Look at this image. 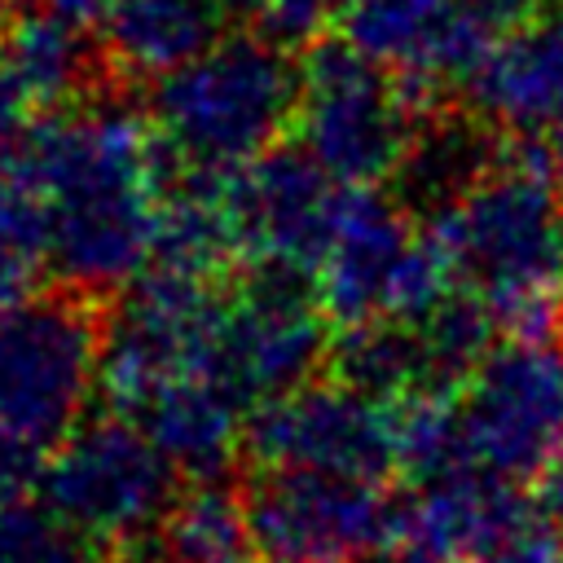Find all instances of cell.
Instances as JSON below:
<instances>
[{"label":"cell","instance_id":"cell-1","mask_svg":"<svg viewBox=\"0 0 563 563\" xmlns=\"http://www.w3.org/2000/svg\"><path fill=\"white\" fill-rule=\"evenodd\" d=\"M163 141L114 101H70L40 114L9 150V172L44 211L48 268L79 290L132 286L154 255Z\"/></svg>","mask_w":563,"mask_h":563},{"label":"cell","instance_id":"cell-2","mask_svg":"<svg viewBox=\"0 0 563 563\" xmlns=\"http://www.w3.org/2000/svg\"><path fill=\"white\" fill-rule=\"evenodd\" d=\"M431 233L457 286L479 295L515 339H545L563 321V189L519 163L484 167L435 207Z\"/></svg>","mask_w":563,"mask_h":563},{"label":"cell","instance_id":"cell-3","mask_svg":"<svg viewBox=\"0 0 563 563\" xmlns=\"http://www.w3.org/2000/svg\"><path fill=\"white\" fill-rule=\"evenodd\" d=\"M299 70L264 31H233L154 84V132L176 167L233 172L295 123Z\"/></svg>","mask_w":563,"mask_h":563},{"label":"cell","instance_id":"cell-4","mask_svg":"<svg viewBox=\"0 0 563 563\" xmlns=\"http://www.w3.org/2000/svg\"><path fill=\"white\" fill-rule=\"evenodd\" d=\"M44 506L92 550L132 554L154 541L176 497V466L132 418H84L40 466Z\"/></svg>","mask_w":563,"mask_h":563},{"label":"cell","instance_id":"cell-5","mask_svg":"<svg viewBox=\"0 0 563 563\" xmlns=\"http://www.w3.org/2000/svg\"><path fill=\"white\" fill-rule=\"evenodd\" d=\"M295 128L339 185H378L405 167L422 114L391 66L352 40H312L299 66Z\"/></svg>","mask_w":563,"mask_h":563},{"label":"cell","instance_id":"cell-6","mask_svg":"<svg viewBox=\"0 0 563 563\" xmlns=\"http://www.w3.org/2000/svg\"><path fill=\"white\" fill-rule=\"evenodd\" d=\"M106 325L88 295H31L0 312V427L53 449L101 387Z\"/></svg>","mask_w":563,"mask_h":563},{"label":"cell","instance_id":"cell-7","mask_svg":"<svg viewBox=\"0 0 563 563\" xmlns=\"http://www.w3.org/2000/svg\"><path fill=\"white\" fill-rule=\"evenodd\" d=\"M255 563H365L387 554L396 501L378 479L268 466L246 488Z\"/></svg>","mask_w":563,"mask_h":563},{"label":"cell","instance_id":"cell-8","mask_svg":"<svg viewBox=\"0 0 563 563\" xmlns=\"http://www.w3.org/2000/svg\"><path fill=\"white\" fill-rule=\"evenodd\" d=\"M325 356V312L312 277L255 273L246 290L220 303L202 374L242 409H255L303 387Z\"/></svg>","mask_w":563,"mask_h":563},{"label":"cell","instance_id":"cell-9","mask_svg":"<svg viewBox=\"0 0 563 563\" xmlns=\"http://www.w3.org/2000/svg\"><path fill=\"white\" fill-rule=\"evenodd\" d=\"M242 453L255 471L312 466L356 479H383L396 466L391 400H378L343 378L303 383L277 400L251 409Z\"/></svg>","mask_w":563,"mask_h":563},{"label":"cell","instance_id":"cell-10","mask_svg":"<svg viewBox=\"0 0 563 563\" xmlns=\"http://www.w3.org/2000/svg\"><path fill=\"white\" fill-rule=\"evenodd\" d=\"M462 444L475 471L532 479L563 440V347L510 339L462 387Z\"/></svg>","mask_w":563,"mask_h":563},{"label":"cell","instance_id":"cell-11","mask_svg":"<svg viewBox=\"0 0 563 563\" xmlns=\"http://www.w3.org/2000/svg\"><path fill=\"white\" fill-rule=\"evenodd\" d=\"M224 295L216 282L150 268L132 282L101 334V387L132 413L154 387L202 369Z\"/></svg>","mask_w":563,"mask_h":563},{"label":"cell","instance_id":"cell-12","mask_svg":"<svg viewBox=\"0 0 563 563\" xmlns=\"http://www.w3.org/2000/svg\"><path fill=\"white\" fill-rule=\"evenodd\" d=\"M229 198L238 216L242 260L255 273L317 277L330 246L343 185L308 154L273 145L260 158L229 172Z\"/></svg>","mask_w":563,"mask_h":563},{"label":"cell","instance_id":"cell-13","mask_svg":"<svg viewBox=\"0 0 563 563\" xmlns=\"http://www.w3.org/2000/svg\"><path fill=\"white\" fill-rule=\"evenodd\" d=\"M418 229L409 211L378 194V185H343L330 246L317 264V299L334 325H361L387 317L396 273Z\"/></svg>","mask_w":563,"mask_h":563},{"label":"cell","instance_id":"cell-14","mask_svg":"<svg viewBox=\"0 0 563 563\" xmlns=\"http://www.w3.org/2000/svg\"><path fill=\"white\" fill-rule=\"evenodd\" d=\"M62 13H18L0 31V154L48 110L70 106L97 75V48Z\"/></svg>","mask_w":563,"mask_h":563},{"label":"cell","instance_id":"cell-15","mask_svg":"<svg viewBox=\"0 0 563 563\" xmlns=\"http://www.w3.org/2000/svg\"><path fill=\"white\" fill-rule=\"evenodd\" d=\"M466 106L506 141L554 128L563 119V9L501 35L466 84Z\"/></svg>","mask_w":563,"mask_h":563},{"label":"cell","instance_id":"cell-16","mask_svg":"<svg viewBox=\"0 0 563 563\" xmlns=\"http://www.w3.org/2000/svg\"><path fill=\"white\" fill-rule=\"evenodd\" d=\"M132 422H141V431L163 449L176 475L189 479H220L242 453L246 431L242 405L202 369L154 387L132 409Z\"/></svg>","mask_w":563,"mask_h":563},{"label":"cell","instance_id":"cell-17","mask_svg":"<svg viewBox=\"0 0 563 563\" xmlns=\"http://www.w3.org/2000/svg\"><path fill=\"white\" fill-rule=\"evenodd\" d=\"M233 260H242V238L229 198V172H167L154 211L150 268L216 282Z\"/></svg>","mask_w":563,"mask_h":563},{"label":"cell","instance_id":"cell-18","mask_svg":"<svg viewBox=\"0 0 563 563\" xmlns=\"http://www.w3.org/2000/svg\"><path fill=\"white\" fill-rule=\"evenodd\" d=\"M457 493V563H563L559 519L515 488V479L462 466Z\"/></svg>","mask_w":563,"mask_h":563},{"label":"cell","instance_id":"cell-19","mask_svg":"<svg viewBox=\"0 0 563 563\" xmlns=\"http://www.w3.org/2000/svg\"><path fill=\"white\" fill-rule=\"evenodd\" d=\"M224 0H119L106 22V57L132 79H163L224 31Z\"/></svg>","mask_w":563,"mask_h":563},{"label":"cell","instance_id":"cell-20","mask_svg":"<svg viewBox=\"0 0 563 563\" xmlns=\"http://www.w3.org/2000/svg\"><path fill=\"white\" fill-rule=\"evenodd\" d=\"M150 550L163 563H255L246 493H233L220 479H198L172 497Z\"/></svg>","mask_w":563,"mask_h":563},{"label":"cell","instance_id":"cell-21","mask_svg":"<svg viewBox=\"0 0 563 563\" xmlns=\"http://www.w3.org/2000/svg\"><path fill=\"white\" fill-rule=\"evenodd\" d=\"M330 369L334 378L378 396V400H400L405 391L427 387V365H422V343L418 330L405 321H361V325H339V339L330 343Z\"/></svg>","mask_w":563,"mask_h":563},{"label":"cell","instance_id":"cell-22","mask_svg":"<svg viewBox=\"0 0 563 563\" xmlns=\"http://www.w3.org/2000/svg\"><path fill=\"white\" fill-rule=\"evenodd\" d=\"M457 396L462 391L418 387V391H405L400 400H391L396 466L405 475H413L418 484L471 466L466 444H462V400Z\"/></svg>","mask_w":563,"mask_h":563},{"label":"cell","instance_id":"cell-23","mask_svg":"<svg viewBox=\"0 0 563 563\" xmlns=\"http://www.w3.org/2000/svg\"><path fill=\"white\" fill-rule=\"evenodd\" d=\"M413 330H418V343H422L427 387L462 391L471 383V374L484 365V356L493 352L497 321H493V312L479 295L453 290L422 321H413Z\"/></svg>","mask_w":563,"mask_h":563},{"label":"cell","instance_id":"cell-24","mask_svg":"<svg viewBox=\"0 0 563 563\" xmlns=\"http://www.w3.org/2000/svg\"><path fill=\"white\" fill-rule=\"evenodd\" d=\"M457 0H347L343 31L383 66H405Z\"/></svg>","mask_w":563,"mask_h":563},{"label":"cell","instance_id":"cell-25","mask_svg":"<svg viewBox=\"0 0 563 563\" xmlns=\"http://www.w3.org/2000/svg\"><path fill=\"white\" fill-rule=\"evenodd\" d=\"M44 264H48L44 211L35 194L4 167L0 172V312L31 299Z\"/></svg>","mask_w":563,"mask_h":563},{"label":"cell","instance_id":"cell-26","mask_svg":"<svg viewBox=\"0 0 563 563\" xmlns=\"http://www.w3.org/2000/svg\"><path fill=\"white\" fill-rule=\"evenodd\" d=\"M0 563H97L92 545L62 523L44 501H9L0 506Z\"/></svg>","mask_w":563,"mask_h":563},{"label":"cell","instance_id":"cell-27","mask_svg":"<svg viewBox=\"0 0 563 563\" xmlns=\"http://www.w3.org/2000/svg\"><path fill=\"white\" fill-rule=\"evenodd\" d=\"M339 0H251L260 31L273 35L277 44L295 48V44H312L325 26V18L334 13Z\"/></svg>","mask_w":563,"mask_h":563},{"label":"cell","instance_id":"cell-28","mask_svg":"<svg viewBox=\"0 0 563 563\" xmlns=\"http://www.w3.org/2000/svg\"><path fill=\"white\" fill-rule=\"evenodd\" d=\"M40 453L44 449L0 427V506L26 497V488H40Z\"/></svg>","mask_w":563,"mask_h":563},{"label":"cell","instance_id":"cell-29","mask_svg":"<svg viewBox=\"0 0 563 563\" xmlns=\"http://www.w3.org/2000/svg\"><path fill=\"white\" fill-rule=\"evenodd\" d=\"M484 26H493L497 35H510L519 26H528L532 18L545 13V0H462Z\"/></svg>","mask_w":563,"mask_h":563},{"label":"cell","instance_id":"cell-30","mask_svg":"<svg viewBox=\"0 0 563 563\" xmlns=\"http://www.w3.org/2000/svg\"><path fill=\"white\" fill-rule=\"evenodd\" d=\"M532 479H537V497H541V506L563 523V440L550 449V457L541 462V471H537Z\"/></svg>","mask_w":563,"mask_h":563},{"label":"cell","instance_id":"cell-31","mask_svg":"<svg viewBox=\"0 0 563 563\" xmlns=\"http://www.w3.org/2000/svg\"><path fill=\"white\" fill-rule=\"evenodd\" d=\"M62 13H70V18H79V22H97V18H106L119 0H53Z\"/></svg>","mask_w":563,"mask_h":563},{"label":"cell","instance_id":"cell-32","mask_svg":"<svg viewBox=\"0 0 563 563\" xmlns=\"http://www.w3.org/2000/svg\"><path fill=\"white\" fill-rule=\"evenodd\" d=\"M0 4H9V9H22V4H35V0H0Z\"/></svg>","mask_w":563,"mask_h":563},{"label":"cell","instance_id":"cell-33","mask_svg":"<svg viewBox=\"0 0 563 563\" xmlns=\"http://www.w3.org/2000/svg\"><path fill=\"white\" fill-rule=\"evenodd\" d=\"M224 4H229V9H233V4H242V0H224ZM246 4H251V0H246Z\"/></svg>","mask_w":563,"mask_h":563}]
</instances>
